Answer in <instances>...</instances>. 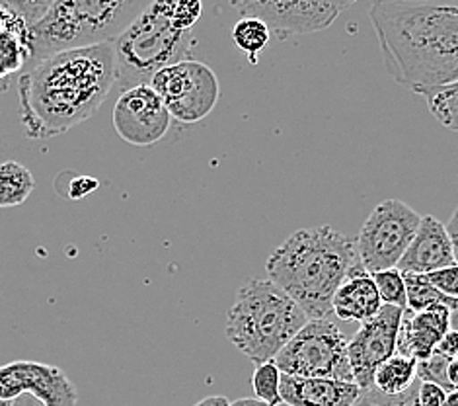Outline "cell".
Here are the masks:
<instances>
[{
  "instance_id": "obj_24",
  "label": "cell",
  "mask_w": 458,
  "mask_h": 406,
  "mask_svg": "<svg viewBox=\"0 0 458 406\" xmlns=\"http://www.w3.org/2000/svg\"><path fill=\"white\" fill-rule=\"evenodd\" d=\"M281 377H283V371L277 367L276 361L258 364L252 376V389H254L256 399L264 401L271 406H279L283 402Z\"/></svg>"
},
{
  "instance_id": "obj_2",
  "label": "cell",
  "mask_w": 458,
  "mask_h": 406,
  "mask_svg": "<svg viewBox=\"0 0 458 406\" xmlns=\"http://www.w3.org/2000/svg\"><path fill=\"white\" fill-rule=\"evenodd\" d=\"M386 73L423 94L458 81V0H373Z\"/></svg>"
},
{
  "instance_id": "obj_1",
  "label": "cell",
  "mask_w": 458,
  "mask_h": 406,
  "mask_svg": "<svg viewBox=\"0 0 458 406\" xmlns=\"http://www.w3.org/2000/svg\"><path fill=\"white\" fill-rule=\"evenodd\" d=\"M114 86L112 41L30 63L18 79L20 117L28 137L41 141L67 134L100 109Z\"/></svg>"
},
{
  "instance_id": "obj_7",
  "label": "cell",
  "mask_w": 458,
  "mask_h": 406,
  "mask_svg": "<svg viewBox=\"0 0 458 406\" xmlns=\"http://www.w3.org/2000/svg\"><path fill=\"white\" fill-rule=\"evenodd\" d=\"M347 346L349 340L332 318H309L274 361L287 376L353 381Z\"/></svg>"
},
{
  "instance_id": "obj_23",
  "label": "cell",
  "mask_w": 458,
  "mask_h": 406,
  "mask_svg": "<svg viewBox=\"0 0 458 406\" xmlns=\"http://www.w3.org/2000/svg\"><path fill=\"white\" fill-rule=\"evenodd\" d=\"M420 96L425 98L431 116L441 125L451 131H458V81L428 91Z\"/></svg>"
},
{
  "instance_id": "obj_12",
  "label": "cell",
  "mask_w": 458,
  "mask_h": 406,
  "mask_svg": "<svg viewBox=\"0 0 458 406\" xmlns=\"http://www.w3.org/2000/svg\"><path fill=\"white\" fill-rule=\"evenodd\" d=\"M170 125L168 108L150 84H139L119 92L114 106V127L129 145H157L168 134Z\"/></svg>"
},
{
  "instance_id": "obj_9",
  "label": "cell",
  "mask_w": 458,
  "mask_h": 406,
  "mask_svg": "<svg viewBox=\"0 0 458 406\" xmlns=\"http://www.w3.org/2000/svg\"><path fill=\"white\" fill-rule=\"evenodd\" d=\"M148 84L165 100L172 119L185 125L205 119L221 98V84L215 71L195 59L160 69Z\"/></svg>"
},
{
  "instance_id": "obj_32",
  "label": "cell",
  "mask_w": 458,
  "mask_h": 406,
  "mask_svg": "<svg viewBox=\"0 0 458 406\" xmlns=\"http://www.w3.org/2000/svg\"><path fill=\"white\" fill-rule=\"evenodd\" d=\"M435 352H439L446 358H456L458 356V331L451 328V331L441 338V342Z\"/></svg>"
},
{
  "instance_id": "obj_22",
  "label": "cell",
  "mask_w": 458,
  "mask_h": 406,
  "mask_svg": "<svg viewBox=\"0 0 458 406\" xmlns=\"http://www.w3.org/2000/svg\"><path fill=\"white\" fill-rule=\"evenodd\" d=\"M271 39V30L264 20L256 16H242L233 26L234 46L248 55L252 65H258V55L267 48Z\"/></svg>"
},
{
  "instance_id": "obj_37",
  "label": "cell",
  "mask_w": 458,
  "mask_h": 406,
  "mask_svg": "<svg viewBox=\"0 0 458 406\" xmlns=\"http://www.w3.org/2000/svg\"><path fill=\"white\" fill-rule=\"evenodd\" d=\"M231 406H271V404L259 401V399H238V401L231 402Z\"/></svg>"
},
{
  "instance_id": "obj_17",
  "label": "cell",
  "mask_w": 458,
  "mask_h": 406,
  "mask_svg": "<svg viewBox=\"0 0 458 406\" xmlns=\"http://www.w3.org/2000/svg\"><path fill=\"white\" fill-rule=\"evenodd\" d=\"M383 305L373 273L367 272L363 262L359 260L334 293L332 311L340 321L365 323L383 309Z\"/></svg>"
},
{
  "instance_id": "obj_18",
  "label": "cell",
  "mask_w": 458,
  "mask_h": 406,
  "mask_svg": "<svg viewBox=\"0 0 458 406\" xmlns=\"http://www.w3.org/2000/svg\"><path fill=\"white\" fill-rule=\"evenodd\" d=\"M31 59L30 26L20 16L0 8V91L8 89L10 76Z\"/></svg>"
},
{
  "instance_id": "obj_30",
  "label": "cell",
  "mask_w": 458,
  "mask_h": 406,
  "mask_svg": "<svg viewBox=\"0 0 458 406\" xmlns=\"http://www.w3.org/2000/svg\"><path fill=\"white\" fill-rule=\"evenodd\" d=\"M429 278V281L437 288L439 291H443L445 295H449L453 299H458V264L446 266L441 270H435L431 273H425Z\"/></svg>"
},
{
  "instance_id": "obj_19",
  "label": "cell",
  "mask_w": 458,
  "mask_h": 406,
  "mask_svg": "<svg viewBox=\"0 0 458 406\" xmlns=\"http://www.w3.org/2000/svg\"><path fill=\"white\" fill-rule=\"evenodd\" d=\"M418 381V359L392 356L375 373V389L385 394H400Z\"/></svg>"
},
{
  "instance_id": "obj_36",
  "label": "cell",
  "mask_w": 458,
  "mask_h": 406,
  "mask_svg": "<svg viewBox=\"0 0 458 406\" xmlns=\"http://www.w3.org/2000/svg\"><path fill=\"white\" fill-rule=\"evenodd\" d=\"M449 383H451L453 391L458 389V356L453 358L451 364H449Z\"/></svg>"
},
{
  "instance_id": "obj_31",
  "label": "cell",
  "mask_w": 458,
  "mask_h": 406,
  "mask_svg": "<svg viewBox=\"0 0 458 406\" xmlns=\"http://www.w3.org/2000/svg\"><path fill=\"white\" fill-rule=\"evenodd\" d=\"M98 186H100V182H98L96 178L74 177L72 182L67 186V197L69 200H81V197L98 190Z\"/></svg>"
},
{
  "instance_id": "obj_25",
  "label": "cell",
  "mask_w": 458,
  "mask_h": 406,
  "mask_svg": "<svg viewBox=\"0 0 458 406\" xmlns=\"http://www.w3.org/2000/svg\"><path fill=\"white\" fill-rule=\"evenodd\" d=\"M373 280L385 305H396L400 309H408L406 281H403V273L398 268L377 272L373 273Z\"/></svg>"
},
{
  "instance_id": "obj_29",
  "label": "cell",
  "mask_w": 458,
  "mask_h": 406,
  "mask_svg": "<svg viewBox=\"0 0 458 406\" xmlns=\"http://www.w3.org/2000/svg\"><path fill=\"white\" fill-rule=\"evenodd\" d=\"M203 14L201 0H174L172 24L182 31H191Z\"/></svg>"
},
{
  "instance_id": "obj_13",
  "label": "cell",
  "mask_w": 458,
  "mask_h": 406,
  "mask_svg": "<svg viewBox=\"0 0 458 406\" xmlns=\"http://www.w3.org/2000/svg\"><path fill=\"white\" fill-rule=\"evenodd\" d=\"M26 393L43 406H76L79 402L74 383L55 366L26 359L0 366V399L14 401Z\"/></svg>"
},
{
  "instance_id": "obj_11",
  "label": "cell",
  "mask_w": 458,
  "mask_h": 406,
  "mask_svg": "<svg viewBox=\"0 0 458 406\" xmlns=\"http://www.w3.org/2000/svg\"><path fill=\"white\" fill-rule=\"evenodd\" d=\"M403 311L406 309H400L396 305H383V309L361 323L355 336L349 340V366L353 371V381L361 391L373 389L377 369L386 359L396 356V340Z\"/></svg>"
},
{
  "instance_id": "obj_21",
  "label": "cell",
  "mask_w": 458,
  "mask_h": 406,
  "mask_svg": "<svg viewBox=\"0 0 458 406\" xmlns=\"http://www.w3.org/2000/svg\"><path fill=\"white\" fill-rule=\"evenodd\" d=\"M403 281H406L408 309L411 311L445 309V307L454 311L458 307V299H453L439 291L425 273H403Z\"/></svg>"
},
{
  "instance_id": "obj_20",
  "label": "cell",
  "mask_w": 458,
  "mask_h": 406,
  "mask_svg": "<svg viewBox=\"0 0 458 406\" xmlns=\"http://www.w3.org/2000/svg\"><path fill=\"white\" fill-rule=\"evenodd\" d=\"M36 190V180L31 172L16 160L0 164V210L18 207Z\"/></svg>"
},
{
  "instance_id": "obj_16",
  "label": "cell",
  "mask_w": 458,
  "mask_h": 406,
  "mask_svg": "<svg viewBox=\"0 0 458 406\" xmlns=\"http://www.w3.org/2000/svg\"><path fill=\"white\" fill-rule=\"evenodd\" d=\"M361 387L355 381L299 377L283 373L281 399L287 406H355Z\"/></svg>"
},
{
  "instance_id": "obj_10",
  "label": "cell",
  "mask_w": 458,
  "mask_h": 406,
  "mask_svg": "<svg viewBox=\"0 0 458 406\" xmlns=\"http://www.w3.org/2000/svg\"><path fill=\"white\" fill-rule=\"evenodd\" d=\"M355 3L357 0H236L233 8L242 16L264 20L279 38H287L326 30Z\"/></svg>"
},
{
  "instance_id": "obj_35",
  "label": "cell",
  "mask_w": 458,
  "mask_h": 406,
  "mask_svg": "<svg viewBox=\"0 0 458 406\" xmlns=\"http://www.w3.org/2000/svg\"><path fill=\"white\" fill-rule=\"evenodd\" d=\"M13 406H43L36 397H31V394H20L13 401Z\"/></svg>"
},
{
  "instance_id": "obj_34",
  "label": "cell",
  "mask_w": 458,
  "mask_h": 406,
  "mask_svg": "<svg viewBox=\"0 0 458 406\" xmlns=\"http://www.w3.org/2000/svg\"><path fill=\"white\" fill-rule=\"evenodd\" d=\"M193 406H231V401L221 397V394H213V397H207Z\"/></svg>"
},
{
  "instance_id": "obj_3",
  "label": "cell",
  "mask_w": 458,
  "mask_h": 406,
  "mask_svg": "<svg viewBox=\"0 0 458 406\" xmlns=\"http://www.w3.org/2000/svg\"><path fill=\"white\" fill-rule=\"evenodd\" d=\"M357 262V240L322 225L294 230L271 252L266 270L309 318H330L334 293Z\"/></svg>"
},
{
  "instance_id": "obj_26",
  "label": "cell",
  "mask_w": 458,
  "mask_h": 406,
  "mask_svg": "<svg viewBox=\"0 0 458 406\" xmlns=\"http://www.w3.org/2000/svg\"><path fill=\"white\" fill-rule=\"evenodd\" d=\"M420 391V379L413 385L400 394H385L373 389L361 391V397L355 402V406H420L418 399Z\"/></svg>"
},
{
  "instance_id": "obj_33",
  "label": "cell",
  "mask_w": 458,
  "mask_h": 406,
  "mask_svg": "<svg viewBox=\"0 0 458 406\" xmlns=\"http://www.w3.org/2000/svg\"><path fill=\"white\" fill-rule=\"evenodd\" d=\"M446 230L451 235V243H453V252H454V262L458 264V207L453 212L449 223H446Z\"/></svg>"
},
{
  "instance_id": "obj_28",
  "label": "cell",
  "mask_w": 458,
  "mask_h": 406,
  "mask_svg": "<svg viewBox=\"0 0 458 406\" xmlns=\"http://www.w3.org/2000/svg\"><path fill=\"white\" fill-rule=\"evenodd\" d=\"M55 0H0V8L20 16L31 28L43 20Z\"/></svg>"
},
{
  "instance_id": "obj_38",
  "label": "cell",
  "mask_w": 458,
  "mask_h": 406,
  "mask_svg": "<svg viewBox=\"0 0 458 406\" xmlns=\"http://www.w3.org/2000/svg\"><path fill=\"white\" fill-rule=\"evenodd\" d=\"M445 406H458V389L446 393V402Z\"/></svg>"
},
{
  "instance_id": "obj_27",
  "label": "cell",
  "mask_w": 458,
  "mask_h": 406,
  "mask_svg": "<svg viewBox=\"0 0 458 406\" xmlns=\"http://www.w3.org/2000/svg\"><path fill=\"white\" fill-rule=\"evenodd\" d=\"M453 358H446L439 352H435L428 359L418 361V379L425 383H435L443 387L446 393H451L453 387L449 383V364Z\"/></svg>"
},
{
  "instance_id": "obj_6",
  "label": "cell",
  "mask_w": 458,
  "mask_h": 406,
  "mask_svg": "<svg viewBox=\"0 0 458 406\" xmlns=\"http://www.w3.org/2000/svg\"><path fill=\"white\" fill-rule=\"evenodd\" d=\"M174 0H155L114 41L115 84L119 92L148 84L160 69L193 59V31L172 24Z\"/></svg>"
},
{
  "instance_id": "obj_8",
  "label": "cell",
  "mask_w": 458,
  "mask_h": 406,
  "mask_svg": "<svg viewBox=\"0 0 458 406\" xmlns=\"http://www.w3.org/2000/svg\"><path fill=\"white\" fill-rule=\"evenodd\" d=\"M423 215L400 200L380 202L359 230L357 252L367 272L396 268L416 237Z\"/></svg>"
},
{
  "instance_id": "obj_40",
  "label": "cell",
  "mask_w": 458,
  "mask_h": 406,
  "mask_svg": "<svg viewBox=\"0 0 458 406\" xmlns=\"http://www.w3.org/2000/svg\"><path fill=\"white\" fill-rule=\"evenodd\" d=\"M0 406H13V401H4V399H0Z\"/></svg>"
},
{
  "instance_id": "obj_5",
  "label": "cell",
  "mask_w": 458,
  "mask_h": 406,
  "mask_svg": "<svg viewBox=\"0 0 458 406\" xmlns=\"http://www.w3.org/2000/svg\"><path fill=\"white\" fill-rule=\"evenodd\" d=\"M155 0H55L41 22L30 28L31 59L114 41Z\"/></svg>"
},
{
  "instance_id": "obj_41",
  "label": "cell",
  "mask_w": 458,
  "mask_h": 406,
  "mask_svg": "<svg viewBox=\"0 0 458 406\" xmlns=\"http://www.w3.org/2000/svg\"><path fill=\"white\" fill-rule=\"evenodd\" d=\"M233 3H234V0H231V4H233Z\"/></svg>"
},
{
  "instance_id": "obj_4",
  "label": "cell",
  "mask_w": 458,
  "mask_h": 406,
  "mask_svg": "<svg viewBox=\"0 0 458 406\" xmlns=\"http://www.w3.org/2000/svg\"><path fill=\"white\" fill-rule=\"evenodd\" d=\"M309 316L277 283L250 278L226 315V338L254 366L274 361Z\"/></svg>"
},
{
  "instance_id": "obj_15",
  "label": "cell",
  "mask_w": 458,
  "mask_h": 406,
  "mask_svg": "<svg viewBox=\"0 0 458 406\" xmlns=\"http://www.w3.org/2000/svg\"><path fill=\"white\" fill-rule=\"evenodd\" d=\"M451 309H429V311H411L406 309L402 316L396 354L428 359L435 354L441 338L451 331Z\"/></svg>"
},
{
  "instance_id": "obj_14",
  "label": "cell",
  "mask_w": 458,
  "mask_h": 406,
  "mask_svg": "<svg viewBox=\"0 0 458 406\" xmlns=\"http://www.w3.org/2000/svg\"><path fill=\"white\" fill-rule=\"evenodd\" d=\"M454 264L451 235L437 217L423 215L416 237L398 262L402 273H431Z\"/></svg>"
},
{
  "instance_id": "obj_39",
  "label": "cell",
  "mask_w": 458,
  "mask_h": 406,
  "mask_svg": "<svg viewBox=\"0 0 458 406\" xmlns=\"http://www.w3.org/2000/svg\"><path fill=\"white\" fill-rule=\"evenodd\" d=\"M451 328H454V331H458V307L451 313Z\"/></svg>"
}]
</instances>
